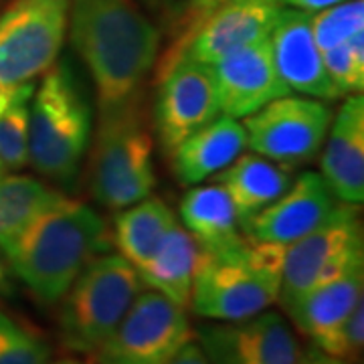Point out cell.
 Here are the masks:
<instances>
[{
	"instance_id": "cell-1",
	"label": "cell",
	"mask_w": 364,
	"mask_h": 364,
	"mask_svg": "<svg viewBox=\"0 0 364 364\" xmlns=\"http://www.w3.org/2000/svg\"><path fill=\"white\" fill-rule=\"evenodd\" d=\"M67 28L90 71L100 114L144 97L162 37L136 0H69Z\"/></svg>"
},
{
	"instance_id": "cell-2",
	"label": "cell",
	"mask_w": 364,
	"mask_h": 364,
	"mask_svg": "<svg viewBox=\"0 0 364 364\" xmlns=\"http://www.w3.org/2000/svg\"><path fill=\"white\" fill-rule=\"evenodd\" d=\"M107 247L104 217L85 203L59 195L0 251L35 298L57 304L79 272Z\"/></svg>"
},
{
	"instance_id": "cell-3",
	"label": "cell",
	"mask_w": 364,
	"mask_h": 364,
	"mask_svg": "<svg viewBox=\"0 0 364 364\" xmlns=\"http://www.w3.org/2000/svg\"><path fill=\"white\" fill-rule=\"evenodd\" d=\"M93 116L81 81L67 61L43 73L28 112V164L59 184L77 178L91 142Z\"/></svg>"
},
{
	"instance_id": "cell-4",
	"label": "cell",
	"mask_w": 364,
	"mask_h": 364,
	"mask_svg": "<svg viewBox=\"0 0 364 364\" xmlns=\"http://www.w3.org/2000/svg\"><path fill=\"white\" fill-rule=\"evenodd\" d=\"M286 247L247 241L227 253H200L188 308L208 320L239 322L279 298Z\"/></svg>"
},
{
	"instance_id": "cell-5",
	"label": "cell",
	"mask_w": 364,
	"mask_h": 364,
	"mask_svg": "<svg viewBox=\"0 0 364 364\" xmlns=\"http://www.w3.org/2000/svg\"><path fill=\"white\" fill-rule=\"evenodd\" d=\"M95 203L122 210L156 188L154 140L148 128L144 97L100 114L87 174Z\"/></svg>"
},
{
	"instance_id": "cell-6",
	"label": "cell",
	"mask_w": 364,
	"mask_h": 364,
	"mask_svg": "<svg viewBox=\"0 0 364 364\" xmlns=\"http://www.w3.org/2000/svg\"><path fill=\"white\" fill-rule=\"evenodd\" d=\"M142 287L136 267L119 253L93 257L61 298V344L77 354H93L130 310Z\"/></svg>"
},
{
	"instance_id": "cell-7",
	"label": "cell",
	"mask_w": 364,
	"mask_h": 364,
	"mask_svg": "<svg viewBox=\"0 0 364 364\" xmlns=\"http://www.w3.org/2000/svg\"><path fill=\"white\" fill-rule=\"evenodd\" d=\"M360 263H364V243L358 210L354 205L338 203L322 225L286 247L277 301L287 312L314 287Z\"/></svg>"
},
{
	"instance_id": "cell-8",
	"label": "cell",
	"mask_w": 364,
	"mask_h": 364,
	"mask_svg": "<svg viewBox=\"0 0 364 364\" xmlns=\"http://www.w3.org/2000/svg\"><path fill=\"white\" fill-rule=\"evenodd\" d=\"M69 0H11L0 13V87L43 75L59 59Z\"/></svg>"
},
{
	"instance_id": "cell-9",
	"label": "cell",
	"mask_w": 364,
	"mask_h": 364,
	"mask_svg": "<svg viewBox=\"0 0 364 364\" xmlns=\"http://www.w3.org/2000/svg\"><path fill=\"white\" fill-rule=\"evenodd\" d=\"M188 340L193 328L186 310L156 289H142L90 356L93 364H164Z\"/></svg>"
},
{
	"instance_id": "cell-10",
	"label": "cell",
	"mask_w": 364,
	"mask_h": 364,
	"mask_svg": "<svg viewBox=\"0 0 364 364\" xmlns=\"http://www.w3.org/2000/svg\"><path fill=\"white\" fill-rule=\"evenodd\" d=\"M332 122L326 104L306 95H282L243 119L253 154L284 166L318 156Z\"/></svg>"
},
{
	"instance_id": "cell-11",
	"label": "cell",
	"mask_w": 364,
	"mask_h": 364,
	"mask_svg": "<svg viewBox=\"0 0 364 364\" xmlns=\"http://www.w3.org/2000/svg\"><path fill=\"white\" fill-rule=\"evenodd\" d=\"M158 83L154 124L158 142L170 156L188 136L223 116L221 104L213 67L191 57H182Z\"/></svg>"
},
{
	"instance_id": "cell-12",
	"label": "cell",
	"mask_w": 364,
	"mask_h": 364,
	"mask_svg": "<svg viewBox=\"0 0 364 364\" xmlns=\"http://www.w3.org/2000/svg\"><path fill=\"white\" fill-rule=\"evenodd\" d=\"M198 346L210 364H298L299 358L287 320L267 310L239 322L200 326Z\"/></svg>"
},
{
	"instance_id": "cell-13",
	"label": "cell",
	"mask_w": 364,
	"mask_h": 364,
	"mask_svg": "<svg viewBox=\"0 0 364 364\" xmlns=\"http://www.w3.org/2000/svg\"><path fill=\"white\" fill-rule=\"evenodd\" d=\"M338 203L320 172H304L269 207L241 223V231L251 243L287 247L322 225Z\"/></svg>"
},
{
	"instance_id": "cell-14",
	"label": "cell",
	"mask_w": 364,
	"mask_h": 364,
	"mask_svg": "<svg viewBox=\"0 0 364 364\" xmlns=\"http://www.w3.org/2000/svg\"><path fill=\"white\" fill-rule=\"evenodd\" d=\"M210 67L217 79L223 116L247 117L291 93L275 69L269 37L227 53Z\"/></svg>"
},
{
	"instance_id": "cell-15",
	"label": "cell",
	"mask_w": 364,
	"mask_h": 364,
	"mask_svg": "<svg viewBox=\"0 0 364 364\" xmlns=\"http://www.w3.org/2000/svg\"><path fill=\"white\" fill-rule=\"evenodd\" d=\"M310 18V13L282 9L269 33L273 63L289 91L320 102H334L340 95L326 73Z\"/></svg>"
},
{
	"instance_id": "cell-16",
	"label": "cell",
	"mask_w": 364,
	"mask_h": 364,
	"mask_svg": "<svg viewBox=\"0 0 364 364\" xmlns=\"http://www.w3.org/2000/svg\"><path fill=\"white\" fill-rule=\"evenodd\" d=\"M282 9L277 0H227L196 28L182 57L215 65L227 53L267 39Z\"/></svg>"
},
{
	"instance_id": "cell-17",
	"label": "cell",
	"mask_w": 364,
	"mask_h": 364,
	"mask_svg": "<svg viewBox=\"0 0 364 364\" xmlns=\"http://www.w3.org/2000/svg\"><path fill=\"white\" fill-rule=\"evenodd\" d=\"M322 154V178L340 203L360 207L364 200V100L348 95L330 122Z\"/></svg>"
},
{
	"instance_id": "cell-18",
	"label": "cell",
	"mask_w": 364,
	"mask_h": 364,
	"mask_svg": "<svg viewBox=\"0 0 364 364\" xmlns=\"http://www.w3.org/2000/svg\"><path fill=\"white\" fill-rule=\"evenodd\" d=\"M364 263L314 287L287 310L301 334L312 340L322 352L330 350L340 328L346 322L356 304L363 299Z\"/></svg>"
},
{
	"instance_id": "cell-19",
	"label": "cell",
	"mask_w": 364,
	"mask_h": 364,
	"mask_svg": "<svg viewBox=\"0 0 364 364\" xmlns=\"http://www.w3.org/2000/svg\"><path fill=\"white\" fill-rule=\"evenodd\" d=\"M245 146L247 136L243 124L235 117L219 116L208 126L188 136L170 154L172 168L181 184L195 186L227 168L235 158L243 154Z\"/></svg>"
},
{
	"instance_id": "cell-20",
	"label": "cell",
	"mask_w": 364,
	"mask_h": 364,
	"mask_svg": "<svg viewBox=\"0 0 364 364\" xmlns=\"http://www.w3.org/2000/svg\"><path fill=\"white\" fill-rule=\"evenodd\" d=\"M184 229L207 253H227L241 249L247 237L241 235L233 203L219 182L193 186L181 200Z\"/></svg>"
},
{
	"instance_id": "cell-21",
	"label": "cell",
	"mask_w": 364,
	"mask_h": 364,
	"mask_svg": "<svg viewBox=\"0 0 364 364\" xmlns=\"http://www.w3.org/2000/svg\"><path fill=\"white\" fill-rule=\"evenodd\" d=\"M215 182L231 198L239 223H245L286 193L291 174L287 166L259 154H239L227 168L215 174Z\"/></svg>"
},
{
	"instance_id": "cell-22",
	"label": "cell",
	"mask_w": 364,
	"mask_h": 364,
	"mask_svg": "<svg viewBox=\"0 0 364 364\" xmlns=\"http://www.w3.org/2000/svg\"><path fill=\"white\" fill-rule=\"evenodd\" d=\"M200 253L203 249L195 237L176 223L160 243L156 253L138 269V275L144 286L156 289L186 310L191 304Z\"/></svg>"
},
{
	"instance_id": "cell-23",
	"label": "cell",
	"mask_w": 364,
	"mask_h": 364,
	"mask_svg": "<svg viewBox=\"0 0 364 364\" xmlns=\"http://www.w3.org/2000/svg\"><path fill=\"white\" fill-rule=\"evenodd\" d=\"M176 223L174 210L164 200L150 195L117 213L114 243L119 255L138 272L156 253Z\"/></svg>"
},
{
	"instance_id": "cell-24",
	"label": "cell",
	"mask_w": 364,
	"mask_h": 364,
	"mask_svg": "<svg viewBox=\"0 0 364 364\" xmlns=\"http://www.w3.org/2000/svg\"><path fill=\"white\" fill-rule=\"evenodd\" d=\"M61 193L33 176H0V247L23 233L31 221L51 205Z\"/></svg>"
},
{
	"instance_id": "cell-25",
	"label": "cell",
	"mask_w": 364,
	"mask_h": 364,
	"mask_svg": "<svg viewBox=\"0 0 364 364\" xmlns=\"http://www.w3.org/2000/svg\"><path fill=\"white\" fill-rule=\"evenodd\" d=\"M37 83L0 87V162L6 172L28 166V112Z\"/></svg>"
},
{
	"instance_id": "cell-26",
	"label": "cell",
	"mask_w": 364,
	"mask_h": 364,
	"mask_svg": "<svg viewBox=\"0 0 364 364\" xmlns=\"http://www.w3.org/2000/svg\"><path fill=\"white\" fill-rule=\"evenodd\" d=\"M312 35L320 51L332 49L350 39L352 35L364 31V2L344 0L324 11H318L310 18Z\"/></svg>"
},
{
	"instance_id": "cell-27",
	"label": "cell",
	"mask_w": 364,
	"mask_h": 364,
	"mask_svg": "<svg viewBox=\"0 0 364 364\" xmlns=\"http://www.w3.org/2000/svg\"><path fill=\"white\" fill-rule=\"evenodd\" d=\"M322 53L326 73L338 95H356L364 90V31L342 45Z\"/></svg>"
},
{
	"instance_id": "cell-28",
	"label": "cell",
	"mask_w": 364,
	"mask_h": 364,
	"mask_svg": "<svg viewBox=\"0 0 364 364\" xmlns=\"http://www.w3.org/2000/svg\"><path fill=\"white\" fill-rule=\"evenodd\" d=\"M47 340L0 310V364H49Z\"/></svg>"
},
{
	"instance_id": "cell-29",
	"label": "cell",
	"mask_w": 364,
	"mask_h": 364,
	"mask_svg": "<svg viewBox=\"0 0 364 364\" xmlns=\"http://www.w3.org/2000/svg\"><path fill=\"white\" fill-rule=\"evenodd\" d=\"M223 2L227 0H186L182 13L178 14L174 31H172V41H170L168 49L158 55L156 61V81L162 75H166L172 67L176 65V61L182 57V53L186 49L191 37L195 35V31L205 23L208 14L215 13Z\"/></svg>"
},
{
	"instance_id": "cell-30",
	"label": "cell",
	"mask_w": 364,
	"mask_h": 364,
	"mask_svg": "<svg viewBox=\"0 0 364 364\" xmlns=\"http://www.w3.org/2000/svg\"><path fill=\"white\" fill-rule=\"evenodd\" d=\"M364 346V306L363 299L356 304V308L346 318V322L340 328L338 336L334 338L330 350L326 354L338 358L344 364H358L363 360Z\"/></svg>"
},
{
	"instance_id": "cell-31",
	"label": "cell",
	"mask_w": 364,
	"mask_h": 364,
	"mask_svg": "<svg viewBox=\"0 0 364 364\" xmlns=\"http://www.w3.org/2000/svg\"><path fill=\"white\" fill-rule=\"evenodd\" d=\"M164 364H210L208 363L207 354L198 346V342L188 340L181 350L176 352L172 358H168Z\"/></svg>"
},
{
	"instance_id": "cell-32",
	"label": "cell",
	"mask_w": 364,
	"mask_h": 364,
	"mask_svg": "<svg viewBox=\"0 0 364 364\" xmlns=\"http://www.w3.org/2000/svg\"><path fill=\"white\" fill-rule=\"evenodd\" d=\"M277 2L287 9H296V11H304V13H318V11H324L328 6H334L344 0H277Z\"/></svg>"
},
{
	"instance_id": "cell-33",
	"label": "cell",
	"mask_w": 364,
	"mask_h": 364,
	"mask_svg": "<svg viewBox=\"0 0 364 364\" xmlns=\"http://www.w3.org/2000/svg\"><path fill=\"white\" fill-rule=\"evenodd\" d=\"M298 364H344V363L314 346V348H310L308 352H304V354L299 352Z\"/></svg>"
},
{
	"instance_id": "cell-34",
	"label": "cell",
	"mask_w": 364,
	"mask_h": 364,
	"mask_svg": "<svg viewBox=\"0 0 364 364\" xmlns=\"http://www.w3.org/2000/svg\"><path fill=\"white\" fill-rule=\"evenodd\" d=\"M13 294V277H11V267L4 253L0 251V298H9Z\"/></svg>"
},
{
	"instance_id": "cell-35",
	"label": "cell",
	"mask_w": 364,
	"mask_h": 364,
	"mask_svg": "<svg viewBox=\"0 0 364 364\" xmlns=\"http://www.w3.org/2000/svg\"><path fill=\"white\" fill-rule=\"evenodd\" d=\"M57 364H79V363H75V360H61V363H57Z\"/></svg>"
},
{
	"instance_id": "cell-36",
	"label": "cell",
	"mask_w": 364,
	"mask_h": 364,
	"mask_svg": "<svg viewBox=\"0 0 364 364\" xmlns=\"http://www.w3.org/2000/svg\"><path fill=\"white\" fill-rule=\"evenodd\" d=\"M2 174H6V170H4V166H2V162H0V176H2Z\"/></svg>"
}]
</instances>
